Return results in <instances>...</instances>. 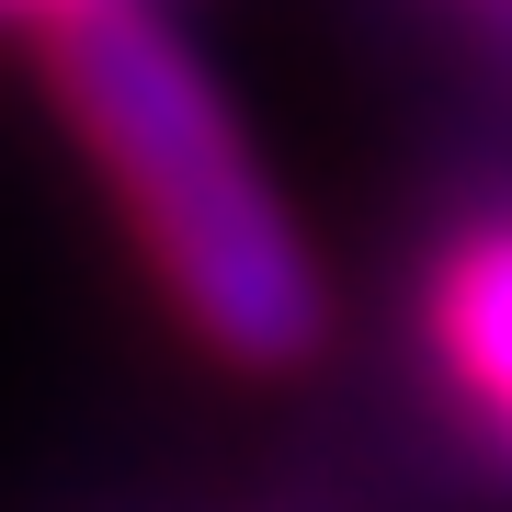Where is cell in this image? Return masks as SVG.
I'll use <instances>...</instances> for the list:
<instances>
[{
	"instance_id": "1",
	"label": "cell",
	"mask_w": 512,
	"mask_h": 512,
	"mask_svg": "<svg viewBox=\"0 0 512 512\" xmlns=\"http://www.w3.org/2000/svg\"><path fill=\"white\" fill-rule=\"evenodd\" d=\"M46 92L69 114L80 160L103 171V194L126 217L160 308L239 376L308 365L330 342L319 251L285 217L239 103L217 92V69L160 23V0L46 35Z\"/></svg>"
},
{
	"instance_id": "2",
	"label": "cell",
	"mask_w": 512,
	"mask_h": 512,
	"mask_svg": "<svg viewBox=\"0 0 512 512\" xmlns=\"http://www.w3.org/2000/svg\"><path fill=\"white\" fill-rule=\"evenodd\" d=\"M421 342H433V376L456 387V410L512 456V205L467 217V228L433 251Z\"/></svg>"
},
{
	"instance_id": "3",
	"label": "cell",
	"mask_w": 512,
	"mask_h": 512,
	"mask_svg": "<svg viewBox=\"0 0 512 512\" xmlns=\"http://www.w3.org/2000/svg\"><path fill=\"white\" fill-rule=\"evenodd\" d=\"M103 12H148V0H0V35H69V23H103Z\"/></svg>"
},
{
	"instance_id": "4",
	"label": "cell",
	"mask_w": 512,
	"mask_h": 512,
	"mask_svg": "<svg viewBox=\"0 0 512 512\" xmlns=\"http://www.w3.org/2000/svg\"><path fill=\"white\" fill-rule=\"evenodd\" d=\"M467 12H478V23H490V35L512 46V0H467Z\"/></svg>"
}]
</instances>
